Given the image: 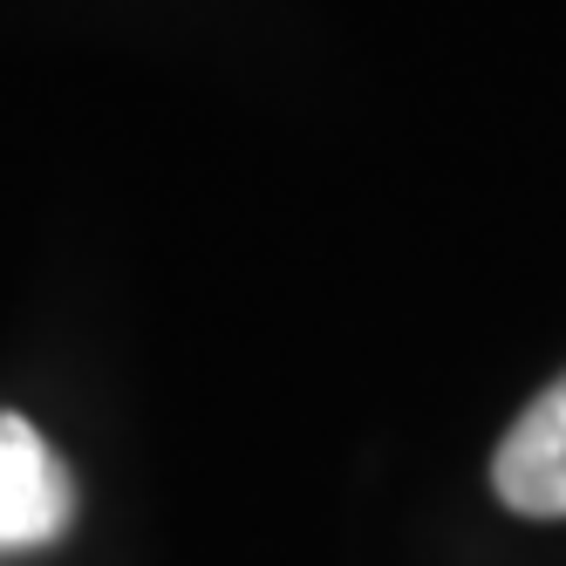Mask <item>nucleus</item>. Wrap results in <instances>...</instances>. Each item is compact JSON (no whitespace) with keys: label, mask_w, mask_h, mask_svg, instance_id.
<instances>
[{"label":"nucleus","mask_w":566,"mask_h":566,"mask_svg":"<svg viewBox=\"0 0 566 566\" xmlns=\"http://www.w3.org/2000/svg\"><path fill=\"white\" fill-rule=\"evenodd\" d=\"M75 518V484L28 417L0 410V553L55 546Z\"/></svg>","instance_id":"obj_1"},{"label":"nucleus","mask_w":566,"mask_h":566,"mask_svg":"<svg viewBox=\"0 0 566 566\" xmlns=\"http://www.w3.org/2000/svg\"><path fill=\"white\" fill-rule=\"evenodd\" d=\"M492 484L525 518H566V376L505 430L492 458Z\"/></svg>","instance_id":"obj_2"}]
</instances>
